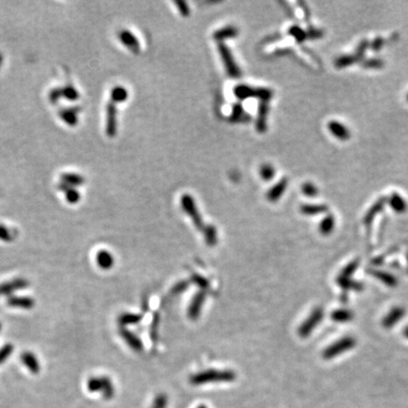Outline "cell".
<instances>
[{
  "label": "cell",
  "mask_w": 408,
  "mask_h": 408,
  "mask_svg": "<svg viewBox=\"0 0 408 408\" xmlns=\"http://www.w3.org/2000/svg\"><path fill=\"white\" fill-rule=\"evenodd\" d=\"M28 286V281L24 278H16L10 282L2 283L0 284V297H11L14 293L26 289Z\"/></svg>",
  "instance_id": "cell-8"
},
{
  "label": "cell",
  "mask_w": 408,
  "mask_h": 408,
  "mask_svg": "<svg viewBox=\"0 0 408 408\" xmlns=\"http://www.w3.org/2000/svg\"><path fill=\"white\" fill-rule=\"evenodd\" d=\"M168 403V398L167 396L163 393L157 395L156 398L154 399L153 403L151 405V408H166Z\"/></svg>",
  "instance_id": "cell-40"
},
{
  "label": "cell",
  "mask_w": 408,
  "mask_h": 408,
  "mask_svg": "<svg viewBox=\"0 0 408 408\" xmlns=\"http://www.w3.org/2000/svg\"><path fill=\"white\" fill-rule=\"evenodd\" d=\"M58 188L64 193L65 198L69 203L75 204L80 201L81 194L79 191L76 189L75 187H72L67 184L61 183L58 185Z\"/></svg>",
  "instance_id": "cell-21"
},
{
  "label": "cell",
  "mask_w": 408,
  "mask_h": 408,
  "mask_svg": "<svg viewBox=\"0 0 408 408\" xmlns=\"http://www.w3.org/2000/svg\"><path fill=\"white\" fill-rule=\"evenodd\" d=\"M87 388L91 392H101L106 399H111L115 395V387L108 377H93L87 383Z\"/></svg>",
  "instance_id": "cell-6"
},
{
  "label": "cell",
  "mask_w": 408,
  "mask_h": 408,
  "mask_svg": "<svg viewBox=\"0 0 408 408\" xmlns=\"http://www.w3.org/2000/svg\"><path fill=\"white\" fill-rule=\"evenodd\" d=\"M206 299V294L204 291H198L191 299L190 304L187 309V316L191 320H197L202 310Z\"/></svg>",
  "instance_id": "cell-9"
},
{
  "label": "cell",
  "mask_w": 408,
  "mask_h": 408,
  "mask_svg": "<svg viewBox=\"0 0 408 408\" xmlns=\"http://www.w3.org/2000/svg\"><path fill=\"white\" fill-rule=\"evenodd\" d=\"M188 282H186V281H182V282H179L176 284V286H173V288H172V290H171V293L172 294H174V295H178V294H180V293H183L187 289V287H188Z\"/></svg>",
  "instance_id": "cell-45"
},
{
  "label": "cell",
  "mask_w": 408,
  "mask_h": 408,
  "mask_svg": "<svg viewBox=\"0 0 408 408\" xmlns=\"http://www.w3.org/2000/svg\"><path fill=\"white\" fill-rule=\"evenodd\" d=\"M119 334L122 337L123 340L126 342V344L129 346L132 351L134 352H142L144 349L143 343L141 339L136 335L135 333H132L126 328H120L119 329Z\"/></svg>",
  "instance_id": "cell-12"
},
{
  "label": "cell",
  "mask_w": 408,
  "mask_h": 408,
  "mask_svg": "<svg viewBox=\"0 0 408 408\" xmlns=\"http://www.w3.org/2000/svg\"><path fill=\"white\" fill-rule=\"evenodd\" d=\"M61 183L67 184V185L72 186V187L81 186L85 182L84 178L81 176V175H79V174H75V173H64L61 176Z\"/></svg>",
  "instance_id": "cell-26"
},
{
  "label": "cell",
  "mask_w": 408,
  "mask_h": 408,
  "mask_svg": "<svg viewBox=\"0 0 408 408\" xmlns=\"http://www.w3.org/2000/svg\"><path fill=\"white\" fill-rule=\"evenodd\" d=\"M260 176L265 181H270L275 176L274 167L268 163L263 164L260 168Z\"/></svg>",
  "instance_id": "cell-36"
},
{
  "label": "cell",
  "mask_w": 408,
  "mask_h": 408,
  "mask_svg": "<svg viewBox=\"0 0 408 408\" xmlns=\"http://www.w3.org/2000/svg\"><path fill=\"white\" fill-rule=\"evenodd\" d=\"M202 235H203L205 243L207 245L214 247L218 244V231L214 225H207L206 229L202 232Z\"/></svg>",
  "instance_id": "cell-24"
},
{
  "label": "cell",
  "mask_w": 408,
  "mask_h": 408,
  "mask_svg": "<svg viewBox=\"0 0 408 408\" xmlns=\"http://www.w3.org/2000/svg\"><path fill=\"white\" fill-rule=\"evenodd\" d=\"M191 281H192L196 286H199V288L201 289V291H203V290H206V289L209 288V282L205 279V278H203V277H201L200 275L194 274V275L192 276Z\"/></svg>",
  "instance_id": "cell-41"
},
{
  "label": "cell",
  "mask_w": 408,
  "mask_h": 408,
  "mask_svg": "<svg viewBox=\"0 0 408 408\" xmlns=\"http://www.w3.org/2000/svg\"><path fill=\"white\" fill-rule=\"evenodd\" d=\"M246 116L245 111L243 109L241 104H235L233 105L232 109H231V116H230V120L231 122H237L239 120H241V118H243Z\"/></svg>",
  "instance_id": "cell-35"
},
{
  "label": "cell",
  "mask_w": 408,
  "mask_h": 408,
  "mask_svg": "<svg viewBox=\"0 0 408 408\" xmlns=\"http://www.w3.org/2000/svg\"><path fill=\"white\" fill-rule=\"evenodd\" d=\"M128 96L129 93L127 89L123 86H116L111 91V101L114 102L115 104L126 101L128 99Z\"/></svg>",
  "instance_id": "cell-25"
},
{
  "label": "cell",
  "mask_w": 408,
  "mask_h": 408,
  "mask_svg": "<svg viewBox=\"0 0 408 408\" xmlns=\"http://www.w3.org/2000/svg\"><path fill=\"white\" fill-rule=\"evenodd\" d=\"M405 315V310L402 307H394L390 310V312L384 318L382 321V325L386 329H390L395 326L397 322L402 320Z\"/></svg>",
  "instance_id": "cell-14"
},
{
  "label": "cell",
  "mask_w": 408,
  "mask_h": 408,
  "mask_svg": "<svg viewBox=\"0 0 408 408\" xmlns=\"http://www.w3.org/2000/svg\"><path fill=\"white\" fill-rule=\"evenodd\" d=\"M181 207L183 208L184 213L191 218L193 224L195 225L196 229L200 231L201 233L206 229L207 225L205 224L202 218L197 209V204L195 199L189 194H184L181 197Z\"/></svg>",
  "instance_id": "cell-3"
},
{
  "label": "cell",
  "mask_w": 408,
  "mask_h": 408,
  "mask_svg": "<svg viewBox=\"0 0 408 408\" xmlns=\"http://www.w3.org/2000/svg\"><path fill=\"white\" fill-rule=\"evenodd\" d=\"M287 184H288L287 180L286 179H282L279 183H277L268 190L267 194H266L267 199L269 201H271V202L277 201L283 196V194L285 193L286 187H287Z\"/></svg>",
  "instance_id": "cell-19"
},
{
  "label": "cell",
  "mask_w": 408,
  "mask_h": 408,
  "mask_svg": "<svg viewBox=\"0 0 408 408\" xmlns=\"http://www.w3.org/2000/svg\"><path fill=\"white\" fill-rule=\"evenodd\" d=\"M328 210L325 205H302L300 207V211L302 214L307 215V216H314V215H319V214H322L325 213Z\"/></svg>",
  "instance_id": "cell-32"
},
{
  "label": "cell",
  "mask_w": 408,
  "mask_h": 408,
  "mask_svg": "<svg viewBox=\"0 0 408 408\" xmlns=\"http://www.w3.org/2000/svg\"><path fill=\"white\" fill-rule=\"evenodd\" d=\"M383 204H384L383 201H379L378 203H376L374 205L373 207L371 208V210H369V212L366 215L365 219H364V223H365V224L368 226V225L372 222L373 218L375 217V215L377 214V212H379L381 210L382 207H383Z\"/></svg>",
  "instance_id": "cell-38"
},
{
  "label": "cell",
  "mask_w": 408,
  "mask_h": 408,
  "mask_svg": "<svg viewBox=\"0 0 408 408\" xmlns=\"http://www.w3.org/2000/svg\"><path fill=\"white\" fill-rule=\"evenodd\" d=\"M336 282L343 289H345L347 291L348 290H361L363 288V286H362L361 283H358L356 281H353L351 278L342 277L340 275L337 277Z\"/></svg>",
  "instance_id": "cell-28"
},
{
  "label": "cell",
  "mask_w": 408,
  "mask_h": 408,
  "mask_svg": "<svg viewBox=\"0 0 408 408\" xmlns=\"http://www.w3.org/2000/svg\"><path fill=\"white\" fill-rule=\"evenodd\" d=\"M354 313L347 309H337L331 314V319L336 322H347L353 320Z\"/></svg>",
  "instance_id": "cell-30"
},
{
  "label": "cell",
  "mask_w": 408,
  "mask_h": 408,
  "mask_svg": "<svg viewBox=\"0 0 408 408\" xmlns=\"http://www.w3.org/2000/svg\"><path fill=\"white\" fill-rule=\"evenodd\" d=\"M21 361L25 365V367L31 372V373H38L40 371V362L36 357L35 354L30 352H25L21 354Z\"/></svg>",
  "instance_id": "cell-17"
},
{
  "label": "cell",
  "mask_w": 408,
  "mask_h": 408,
  "mask_svg": "<svg viewBox=\"0 0 408 408\" xmlns=\"http://www.w3.org/2000/svg\"><path fill=\"white\" fill-rule=\"evenodd\" d=\"M218 49L228 75L234 79L239 78L241 76V71L237 63L235 62L230 48H228L224 43H218Z\"/></svg>",
  "instance_id": "cell-5"
},
{
  "label": "cell",
  "mask_w": 408,
  "mask_h": 408,
  "mask_svg": "<svg viewBox=\"0 0 408 408\" xmlns=\"http://www.w3.org/2000/svg\"><path fill=\"white\" fill-rule=\"evenodd\" d=\"M359 266V261L358 260H354L353 262H351L349 265H346L343 270L341 271L340 276L342 277H346V278H351L353 276L354 272L356 271V269Z\"/></svg>",
  "instance_id": "cell-37"
},
{
  "label": "cell",
  "mask_w": 408,
  "mask_h": 408,
  "mask_svg": "<svg viewBox=\"0 0 408 408\" xmlns=\"http://www.w3.org/2000/svg\"><path fill=\"white\" fill-rule=\"evenodd\" d=\"M407 99H408V95H407Z\"/></svg>",
  "instance_id": "cell-51"
},
{
  "label": "cell",
  "mask_w": 408,
  "mask_h": 408,
  "mask_svg": "<svg viewBox=\"0 0 408 408\" xmlns=\"http://www.w3.org/2000/svg\"><path fill=\"white\" fill-rule=\"evenodd\" d=\"M16 231L0 224V240L4 242H12L16 238Z\"/></svg>",
  "instance_id": "cell-33"
},
{
  "label": "cell",
  "mask_w": 408,
  "mask_h": 408,
  "mask_svg": "<svg viewBox=\"0 0 408 408\" xmlns=\"http://www.w3.org/2000/svg\"><path fill=\"white\" fill-rule=\"evenodd\" d=\"M95 261L97 265L104 270L111 269L115 265V258L111 252L101 250L96 253Z\"/></svg>",
  "instance_id": "cell-18"
},
{
  "label": "cell",
  "mask_w": 408,
  "mask_h": 408,
  "mask_svg": "<svg viewBox=\"0 0 408 408\" xmlns=\"http://www.w3.org/2000/svg\"><path fill=\"white\" fill-rule=\"evenodd\" d=\"M61 97H62V93L60 88L53 89L49 94V100L51 103H57L61 99Z\"/></svg>",
  "instance_id": "cell-46"
},
{
  "label": "cell",
  "mask_w": 408,
  "mask_h": 408,
  "mask_svg": "<svg viewBox=\"0 0 408 408\" xmlns=\"http://www.w3.org/2000/svg\"><path fill=\"white\" fill-rule=\"evenodd\" d=\"M61 93H62V97H64L65 99L70 100V101L78 100L80 97V93L72 85H67V86L63 87L61 89Z\"/></svg>",
  "instance_id": "cell-34"
},
{
  "label": "cell",
  "mask_w": 408,
  "mask_h": 408,
  "mask_svg": "<svg viewBox=\"0 0 408 408\" xmlns=\"http://www.w3.org/2000/svg\"><path fill=\"white\" fill-rule=\"evenodd\" d=\"M81 107H76L72 109H63L60 112V117L69 126L74 127L78 124V114L81 112Z\"/></svg>",
  "instance_id": "cell-20"
},
{
  "label": "cell",
  "mask_w": 408,
  "mask_h": 408,
  "mask_svg": "<svg viewBox=\"0 0 408 408\" xmlns=\"http://www.w3.org/2000/svg\"><path fill=\"white\" fill-rule=\"evenodd\" d=\"M142 320V316L138 314L123 313L118 317V324L122 328L128 325H134L138 324Z\"/></svg>",
  "instance_id": "cell-22"
},
{
  "label": "cell",
  "mask_w": 408,
  "mask_h": 408,
  "mask_svg": "<svg viewBox=\"0 0 408 408\" xmlns=\"http://www.w3.org/2000/svg\"><path fill=\"white\" fill-rule=\"evenodd\" d=\"M403 335L408 339V326L403 329Z\"/></svg>",
  "instance_id": "cell-47"
},
{
  "label": "cell",
  "mask_w": 408,
  "mask_h": 408,
  "mask_svg": "<svg viewBox=\"0 0 408 408\" xmlns=\"http://www.w3.org/2000/svg\"><path fill=\"white\" fill-rule=\"evenodd\" d=\"M390 207L397 213H403L406 210V202L404 201V199L398 194H392L391 197L388 200Z\"/></svg>",
  "instance_id": "cell-29"
},
{
  "label": "cell",
  "mask_w": 408,
  "mask_h": 408,
  "mask_svg": "<svg viewBox=\"0 0 408 408\" xmlns=\"http://www.w3.org/2000/svg\"><path fill=\"white\" fill-rule=\"evenodd\" d=\"M289 34L294 36L298 42H302L305 38V33L300 27L294 26L289 29Z\"/></svg>",
  "instance_id": "cell-43"
},
{
  "label": "cell",
  "mask_w": 408,
  "mask_h": 408,
  "mask_svg": "<svg viewBox=\"0 0 408 408\" xmlns=\"http://www.w3.org/2000/svg\"><path fill=\"white\" fill-rule=\"evenodd\" d=\"M329 129L336 138L340 140H346L349 138V130L342 124L337 122H331L329 124Z\"/></svg>",
  "instance_id": "cell-27"
},
{
  "label": "cell",
  "mask_w": 408,
  "mask_h": 408,
  "mask_svg": "<svg viewBox=\"0 0 408 408\" xmlns=\"http://www.w3.org/2000/svg\"><path fill=\"white\" fill-rule=\"evenodd\" d=\"M323 317H324L323 309L321 307L315 308L312 313L309 315V317L299 327L298 333L299 336L302 338L309 336L313 332L314 329L321 322Z\"/></svg>",
  "instance_id": "cell-7"
},
{
  "label": "cell",
  "mask_w": 408,
  "mask_h": 408,
  "mask_svg": "<svg viewBox=\"0 0 408 408\" xmlns=\"http://www.w3.org/2000/svg\"><path fill=\"white\" fill-rule=\"evenodd\" d=\"M1 330H2V324H1V322H0V332H1Z\"/></svg>",
  "instance_id": "cell-50"
},
{
  "label": "cell",
  "mask_w": 408,
  "mask_h": 408,
  "mask_svg": "<svg viewBox=\"0 0 408 408\" xmlns=\"http://www.w3.org/2000/svg\"><path fill=\"white\" fill-rule=\"evenodd\" d=\"M233 94L240 100L256 97L260 101L269 102L273 96V91L265 87H252L247 84H239L233 88Z\"/></svg>",
  "instance_id": "cell-2"
},
{
  "label": "cell",
  "mask_w": 408,
  "mask_h": 408,
  "mask_svg": "<svg viewBox=\"0 0 408 408\" xmlns=\"http://www.w3.org/2000/svg\"><path fill=\"white\" fill-rule=\"evenodd\" d=\"M175 4L177 6L180 14H182V16L188 17L190 15V8L187 5V3L185 1H182V0L181 1H175Z\"/></svg>",
  "instance_id": "cell-42"
},
{
  "label": "cell",
  "mask_w": 408,
  "mask_h": 408,
  "mask_svg": "<svg viewBox=\"0 0 408 408\" xmlns=\"http://www.w3.org/2000/svg\"><path fill=\"white\" fill-rule=\"evenodd\" d=\"M197 408H207L206 405H199V406H197Z\"/></svg>",
  "instance_id": "cell-49"
},
{
  "label": "cell",
  "mask_w": 408,
  "mask_h": 408,
  "mask_svg": "<svg viewBox=\"0 0 408 408\" xmlns=\"http://www.w3.org/2000/svg\"><path fill=\"white\" fill-rule=\"evenodd\" d=\"M2 63H3V55L0 53V67H1V65H2Z\"/></svg>",
  "instance_id": "cell-48"
},
{
  "label": "cell",
  "mask_w": 408,
  "mask_h": 408,
  "mask_svg": "<svg viewBox=\"0 0 408 408\" xmlns=\"http://www.w3.org/2000/svg\"><path fill=\"white\" fill-rule=\"evenodd\" d=\"M302 192H303V194L306 195V196L313 197L318 194V189L316 188V186H315L314 184L307 183V184H303V186H302Z\"/></svg>",
  "instance_id": "cell-44"
},
{
  "label": "cell",
  "mask_w": 408,
  "mask_h": 408,
  "mask_svg": "<svg viewBox=\"0 0 408 408\" xmlns=\"http://www.w3.org/2000/svg\"><path fill=\"white\" fill-rule=\"evenodd\" d=\"M355 345L356 340L354 339L353 336H345L341 339L337 340L332 345H330L326 350H324L322 356L324 359H333L339 354L352 350Z\"/></svg>",
  "instance_id": "cell-4"
},
{
  "label": "cell",
  "mask_w": 408,
  "mask_h": 408,
  "mask_svg": "<svg viewBox=\"0 0 408 408\" xmlns=\"http://www.w3.org/2000/svg\"><path fill=\"white\" fill-rule=\"evenodd\" d=\"M256 119V130L259 133H265L266 131V120L268 116V102L260 101L258 114Z\"/></svg>",
  "instance_id": "cell-15"
},
{
  "label": "cell",
  "mask_w": 408,
  "mask_h": 408,
  "mask_svg": "<svg viewBox=\"0 0 408 408\" xmlns=\"http://www.w3.org/2000/svg\"><path fill=\"white\" fill-rule=\"evenodd\" d=\"M334 225H335V220H334V217L332 215H328L326 218H324L320 224V231L323 234V235H328L330 234L334 229Z\"/></svg>",
  "instance_id": "cell-31"
},
{
  "label": "cell",
  "mask_w": 408,
  "mask_h": 408,
  "mask_svg": "<svg viewBox=\"0 0 408 408\" xmlns=\"http://www.w3.org/2000/svg\"><path fill=\"white\" fill-rule=\"evenodd\" d=\"M14 352V346L12 344H6L0 348V365L10 358Z\"/></svg>",
  "instance_id": "cell-39"
},
{
  "label": "cell",
  "mask_w": 408,
  "mask_h": 408,
  "mask_svg": "<svg viewBox=\"0 0 408 408\" xmlns=\"http://www.w3.org/2000/svg\"><path fill=\"white\" fill-rule=\"evenodd\" d=\"M118 38L123 45L129 48L134 54H138L140 51V43L134 34L128 29H123L118 33Z\"/></svg>",
  "instance_id": "cell-11"
},
{
  "label": "cell",
  "mask_w": 408,
  "mask_h": 408,
  "mask_svg": "<svg viewBox=\"0 0 408 408\" xmlns=\"http://www.w3.org/2000/svg\"><path fill=\"white\" fill-rule=\"evenodd\" d=\"M236 379V374L231 369H207L190 377L193 386H201L209 383H230Z\"/></svg>",
  "instance_id": "cell-1"
},
{
  "label": "cell",
  "mask_w": 408,
  "mask_h": 408,
  "mask_svg": "<svg viewBox=\"0 0 408 408\" xmlns=\"http://www.w3.org/2000/svg\"><path fill=\"white\" fill-rule=\"evenodd\" d=\"M369 273L375 278L380 280L385 285L390 286V287L396 286L398 283L397 278L395 277L394 275H392L388 272L381 271V270H369Z\"/></svg>",
  "instance_id": "cell-23"
},
{
  "label": "cell",
  "mask_w": 408,
  "mask_h": 408,
  "mask_svg": "<svg viewBox=\"0 0 408 408\" xmlns=\"http://www.w3.org/2000/svg\"><path fill=\"white\" fill-rule=\"evenodd\" d=\"M7 304L13 308H20L24 310H29V309L33 308L35 305V300L31 297L13 295L8 298Z\"/></svg>",
  "instance_id": "cell-13"
},
{
  "label": "cell",
  "mask_w": 408,
  "mask_h": 408,
  "mask_svg": "<svg viewBox=\"0 0 408 408\" xmlns=\"http://www.w3.org/2000/svg\"><path fill=\"white\" fill-rule=\"evenodd\" d=\"M238 33H239V31H238L237 27L229 25V26L221 27L218 30H216L213 33V38L218 43H224L225 40L235 38Z\"/></svg>",
  "instance_id": "cell-16"
},
{
  "label": "cell",
  "mask_w": 408,
  "mask_h": 408,
  "mask_svg": "<svg viewBox=\"0 0 408 408\" xmlns=\"http://www.w3.org/2000/svg\"><path fill=\"white\" fill-rule=\"evenodd\" d=\"M106 133L109 137H115L117 132L116 104L110 101L106 107Z\"/></svg>",
  "instance_id": "cell-10"
}]
</instances>
